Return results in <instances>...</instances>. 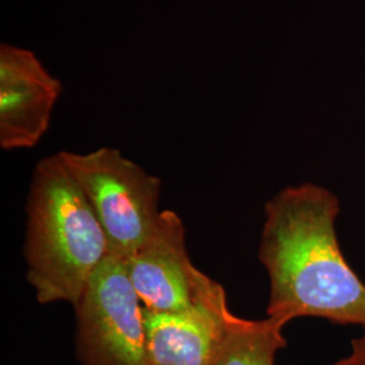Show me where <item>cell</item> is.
<instances>
[{
	"mask_svg": "<svg viewBox=\"0 0 365 365\" xmlns=\"http://www.w3.org/2000/svg\"><path fill=\"white\" fill-rule=\"evenodd\" d=\"M341 205L314 182L288 185L264 209L259 259L269 277L267 317L284 327L321 318L365 329V283L339 247Z\"/></svg>",
	"mask_w": 365,
	"mask_h": 365,
	"instance_id": "6da1fadb",
	"label": "cell"
},
{
	"mask_svg": "<svg viewBox=\"0 0 365 365\" xmlns=\"http://www.w3.org/2000/svg\"><path fill=\"white\" fill-rule=\"evenodd\" d=\"M24 253L39 303L72 306L110 256L105 230L58 153L41 160L33 173Z\"/></svg>",
	"mask_w": 365,
	"mask_h": 365,
	"instance_id": "7a4b0ae2",
	"label": "cell"
},
{
	"mask_svg": "<svg viewBox=\"0 0 365 365\" xmlns=\"http://www.w3.org/2000/svg\"><path fill=\"white\" fill-rule=\"evenodd\" d=\"M58 155L101 222L110 256L128 259L153 232L161 214L160 179L114 148Z\"/></svg>",
	"mask_w": 365,
	"mask_h": 365,
	"instance_id": "3957f363",
	"label": "cell"
},
{
	"mask_svg": "<svg viewBox=\"0 0 365 365\" xmlns=\"http://www.w3.org/2000/svg\"><path fill=\"white\" fill-rule=\"evenodd\" d=\"M73 307L81 365H150L144 306L120 261L108 256Z\"/></svg>",
	"mask_w": 365,
	"mask_h": 365,
	"instance_id": "277c9868",
	"label": "cell"
},
{
	"mask_svg": "<svg viewBox=\"0 0 365 365\" xmlns=\"http://www.w3.org/2000/svg\"><path fill=\"white\" fill-rule=\"evenodd\" d=\"M120 262L143 306L152 312L190 309L212 283L192 264L184 223L170 210L161 211L144 244Z\"/></svg>",
	"mask_w": 365,
	"mask_h": 365,
	"instance_id": "5b68a950",
	"label": "cell"
},
{
	"mask_svg": "<svg viewBox=\"0 0 365 365\" xmlns=\"http://www.w3.org/2000/svg\"><path fill=\"white\" fill-rule=\"evenodd\" d=\"M63 91L38 57L19 46H0V146L6 150L38 144L49 129Z\"/></svg>",
	"mask_w": 365,
	"mask_h": 365,
	"instance_id": "8992f818",
	"label": "cell"
},
{
	"mask_svg": "<svg viewBox=\"0 0 365 365\" xmlns=\"http://www.w3.org/2000/svg\"><path fill=\"white\" fill-rule=\"evenodd\" d=\"M230 315L225 289L214 280L190 309L152 312L144 307L150 365L214 364Z\"/></svg>",
	"mask_w": 365,
	"mask_h": 365,
	"instance_id": "52a82bcc",
	"label": "cell"
},
{
	"mask_svg": "<svg viewBox=\"0 0 365 365\" xmlns=\"http://www.w3.org/2000/svg\"><path fill=\"white\" fill-rule=\"evenodd\" d=\"M283 329L269 317L253 321L232 313L212 365H274L276 354L287 345Z\"/></svg>",
	"mask_w": 365,
	"mask_h": 365,
	"instance_id": "ba28073f",
	"label": "cell"
},
{
	"mask_svg": "<svg viewBox=\"0 0 365 365\" xmlns=\"http://www.w3.org/2000/svg\"><path fill=\"white\" fill-rule=\"evenodd\" d=\"M333 365H365V333L351 342V351Z\"/></svg>",
	"mask_w": 365,
	"mask_h": 365,
	"instance_id": "9c48e42d",
	"label": "cell"
}]
</instances>
